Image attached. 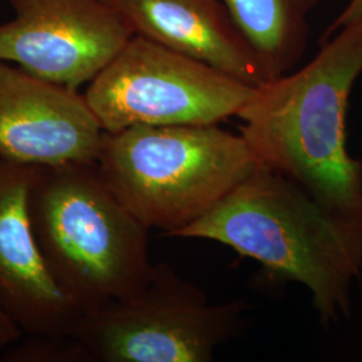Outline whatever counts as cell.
<instances>
[{
	"label": "cell",
	"mask_w": 362,
	"mask_h": 362,
	"mask_svg": "<svg viewBox=\"0 0 362 362\" xmlns=\"http://www.w3.org/2000/svg\"><path fill=\"white\" fill-rule=\"evenodd\" d=\"M15 16L0 25V61L78 90L136 35L117 0H7Z\"/></svg>",
	"instance_id": "52a82bcc"
},
{
	"label": "cell",
	"mask_w": 362,
	"mask_h": 362,
	"mask_svg": "<svg viewBox=\"0 0 362 362\" xmlns=\"http://www.w3.org/2000/svg\"><path fill=\"white\" fill-rule=\"evenodd\" d=\"M360 18H362V0H350L348 6L332 22V25L326 28V31L321 38V43L332 38L342 27L348 26L350 23L358 21Z\"/></svg>",
	"instance_id": "7c38bea8"
},
{
	"label": "cell",
	"mask_w": 362,
	"mask_h": 362,
	"mask_svg": "<svg viewBox=\"0 0 362 362\" xmlns=\"http://www.w3.org/2000/svg\"><path fill=\"white\" fill-rule=\"evenodd\" d=\"M362 73V18L308 65L258 86L238 118L259 164L339 219L362 224V161L348 149L350 93Z\"/></svg>",
	"instance_id": "6da1fadb"
},
{
	"label": "cell",
	"mask_w": 362,
	"mask_h": 362,
	"mask_svg": "<svg viewBox=\"0 0 362 362\" xmlns=\"http://www.w3.org/2000/svg\"><path fill=\"white\" fill-rule=\"evenodd\" d=\"M257 52L270 81L293 71L308 47L320 0H220Z\"/></svg>",
	"instance_id": "8fae6325"
},
{
	"label": "cell",
	"mask_w": 362,
	"mask_h": 362,
	"mask_svg": "<svg viewBox=\"0 0 362 362\" xmlns=\"http://www.w3.org/2000/svg\"><path fill=\"white\" fill-rule=\"evenodd\" d=\"M37 165L0 156V306L23 333L73 337L82 313L55 282L28 215Z\"/></svg>",
	"instance_id": "9c48e42d"
},
{
	"label": "cell",
	"mask_w": 362,
	"mask_h": 362,
	"mask_svg": "<svg viewBox=\"0 0 362 362\" xmlns=\"http://www.w3.org/2000/svg\"><path fill=\"white\" fill-rule=\"evenodd\" d=\"M172 238L218 242L306 287L324 326L351 314V287L362 272V224L332 215L264 165Z\"/></svg>",
	"instance_id": "7a4b0ae2"
},
{
	"label": "cell",
	"mask_w": 362,
	"mask_h": 362,
	"mask_svg": "<svg viewBox=\"0 0 362 362\" xmlns=\"http://www.w3.org/2000/svg\"><path fill=\"white\" fill-rule=\"evenodd\" d=\"M245 310L243 300L211 303L168 263H157L136 293L82 315L70 338L77 362H208L238 334Z\"/></svg>",
	"instance_id": "5b68a950"
},
{
	"label": "cell",
	"mask_w": 362,
	"mask_h": 362,
	"mask_svg": "<svg viewBox=\"0 0 362 362\" xmlns=\"http://www.w3.org/2000/svg\"><path fill=\"white\" fill-rule=\"evenodd\" d=\"M105 130L83 94L0 61V156L26 165L95 164Z\"/></svg>",
	"instance_id": "ba28073f"
},
{
	"label": "cell",
	"mask_w": 362,
	"mask_h": 362,
	"mask_svg": "<svg viewBox=\"0 0 362 362\" xmlns=\"http://www.w3.org/2000/svg\"><path fill=\"white\" fill-rule=\"evenodd\" d=\"M257 88L136 34L83 94L107 133L132 127L218 125Z\"/></svg>",
	"instance_id": "8992f818"
},
{
	"label": "cell",
	"mask_w": 362,
	"mask_h": 362,
	"mask_svg": "<svg viewBox=\"0 0 362 362\" xmlns=\"http://www.w3.org/2000/svg\"><path fill=\"white\" fill-rule=\"evenodd\" d=\"M22 333L23 332L21 327L13 322V318L0 306V353L18 341Z\"/></svg>",
	"instance_id": "4fadbf2b"
},
{
	"label": "cell",
	"mask_w": 362,
	"mask_h": 362,
	"mask_svg": "<svg viewBox=\"0 0 362 362\" xmlns=\"http://www.w3.org/2000/svg\"><path fill=\"white\" fill-rule=\"evenodd\" d=\"M136 34L258 88V55L220 0H117Z\"/></svg>",
	"instance_id": "30bf717a"
},
{
	"label": "cell",
	"mask_w": 362,
	"mask_h": 362,
	"mask_svg": "<svg viewBox=\"0 0 362 362\" xmlns=\"http://www.w3.org/2000/svg\"><path fill=\"white\" fill-rule=\"evenodd\" d=\"M28 215L55 282L82 315L136 293L153 272L149 230L95 164L35 167Z\"/></svg>",
	"instance_id": "3957f363"
},
{
	"label": "cell",
	"mask_w": 362,
	"mask_h": 362,
	"mask_svg": "<svg viewBox=\"0 0 362 362\" xmlns=\"http://www.w3.org/2000/svg\"><path fill=\"white\" fill-rule=\"evenodd\" d=\"M118 200L172 238L203 218L258 168L246 139L219 125L105 132L95 163Z\"/></svg>",
	"instance_id": "277c9868"
}]
</instances>
